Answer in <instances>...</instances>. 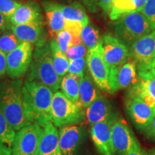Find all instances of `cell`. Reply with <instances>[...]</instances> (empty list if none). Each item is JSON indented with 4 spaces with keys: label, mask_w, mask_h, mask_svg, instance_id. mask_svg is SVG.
<instances>
[{
    "label": "cell",
    "mask_w": 155,
    "mask_h": 155,
    "mask_svg": "<svg viewBox=\"0 0 155 155\" xmlns=\"http://www.w3.org/2000/svg\"><path fill=\"white\" fill-rule=\"evenodd\" d=\"M23 86L20 78L0 81V112L15 131L32 124L25 106Z\"/></svg>",
    "instance_id": "cell-1"
},
{
    "label": "cell",
    "mask_w": 155,
    "mask_h": 155,
    "mask_svg": "<svg viewBox=\"0 0 155 155\" xmlns=\"http://www.w3.org/2000/svg\"><path fill=\"white\" fill-rule=\"evenodd\" d=\"M53 92L38 81H25L23 86V100L28 117L32 123L42 127L52 121L51 104Z\"/></svg>",
    "instance_id": "cell-2"
},
{
    "label": "cell",
    "mask_w": 155,
    "mask_h": 155,
    "mask_svg": "<svg viewBox=\"0 0 155 155\" xmlns=\"http://www.w3.org/2000/svg\"><path fill=\"white\" fill-rule=\"evenodd\" d=\"M62 78L54 68L50 43L35 47L26 81H40L55 93L61 88Z\"/></svg>",
    "instance_id": "cell-3"
},
{
    "label": "cell",
    "mask_w": 155,
    "mask_h": 155,
    "mask_svg": "<svg viewBox=\"0 0 155 155\" xmlns=\"http://www.w3.org/2000/svg\"><path fill=\"white\" fill-rule=\"evenodd\" d=\"M86 65L91 77L98 88L109 94L117 91V76L119 68L111 67L103 57L101 43L89 50L86 57Z\"/></svg>",
    "instance_id": "cell-4"
},
{
    "label": "cell",
    "mask_w": 155,
    "mask_h": 155,
    "mask_svg": "<svg viewBox=\"0 0 155 155\" xmlns=\"http://www.w3.org/2000/svg\"><path fill=\"white\" fill-rule=\"evenodd\" d=\"M113 29L115 36L129 49L137 40L153 30L141 12L121 17L114 22Z\"/></svg>",
    "instance_id": "cell-5"
},
{
    "label": "cell",
    "mask_w": 155,
    "mask_h": 155,
    "mask_svg": "<svg viewBox=\"0 0 155 155\" xmlns=\"http://www.w3.org/2000/svg\"><path fill=\"white\" fill-rule=\"evenodd\" d=\"M52 122L55 127L76 125L86 119V111L61 91L54 93L51 104Z\"/></svg>",
    "instance_id": "cell-6"
},
{
    "label": "cell",
    "mask_w": 155,
    "mask_h": 155,
    "mask_svg": "<svg viewBox=\"0 0 155 155\" xmlns=\"http://www.w3.org/2000/svg\"><path fill=\"white\" fill-rule=\"evenodd\" d=\"M43 127L31 124L16 131L12 145V155H38Z\"/></svg>",
    "instance_id": "cell-7"
},
{
    "label": "cell",
    "mask_w": 155,
    "mask_h": 155,
    "mask_svg": "<svg viewBox=\"0 0 155 155\" xmlns=\"http://www.w3.org/2000/svg\"><path fill=\"white\" fill-rule=\"evenodd\" d=\"M32 46L22 42L18 47L7 55V75L10 79L22 78L30 69L32 61Z\"/></svg>",
    "instance_id": "cell-8"
},
{
    "label": "cell",
    "mask_w": 155,
    "mask_h": 155,
    "mask_svg": "<svg viewBox=\"0 0 155 155\" xmlns=\"http://www.w3.org/2000/svg\"><path fill=\"white\" fill-rule=\"evenodd\" d=\"M100 43L103 57L109 66L119 68L131 57L129 48L116 36L104 35Z\"/></svg>",
    "instance_id": "cell-9"
},
{
    "label": "cell",
    "mask_w": 155,
    "mask_h": 155,
    "mask_svg": "<svg viewBox=\"0 0 155 155\" xmlns=\"http://www.w3.org/2000/svg\"><path fill=\"white\" fill-rule=\"evenodd\" d=\"M129 51L137 64V71H148L155 59V30L137 40L129 48Z\"/></svg>",
    "instance_id": "cell-10"
},
{
    "label": "cell",
    "mask_w": 155,
    "mask_h": 155,
    "mask_svg": "<svg viewBox=\"0 0 155 155\" xmlns=\"http://www.w3.org/2000/svg\"><path fill=\"white\" fill-rule=\"evenodd\" d=\"M111 132L114 151L118 155H127L139 143L130 127L121 118L114 120Z\"/></svg>",
    "instance_id": "cell-11"
},
{
    "label": "cell",
    "mask_w": 155,
    "mask_h": 155,
    "mask_svg": "<svg viewBox=\"0 0 155 155\" xmlns=\"http://www.w3.org/2000/svg\"><path fill=\"white\" fill-rule=\"evenodd\" d=\"M116 117L114 116L104 121L91 126V136L93 142L101 155H114L111 128Z\"/></svg>",
    "instance_id": "cell-12"
},
{
    "label": "cell",
    "mask_w": 155,
    "mask_h": 155,
    "mask_svg": "<svg viewBox=\"0 0 155 155\" xmlns=\"http://www.w3.org/2000/svg\"><path fill=\"white\" fill-rule=\"evenodd\" d=\"M125 106L129 117L139 130L144 131L155 116L154 108L137 97H127Z\"/></svg>",
    "instance_id": "cell-13"
},
{
    "label": "cell",
    "mask_w": 155,
    "mask_h": 155,
    "mask_svg": "<svg viewBox=\"0 0 155 155\" xmlns=\"http://www.w3.org/2000/svg\"><path fill=\"white\" fill-rule=\"evenodd\" d=\"M139 81L129 88L127 97H137L155 110V76L149 71H138Z\"/></svg>",
    "instance_id": "cell-14"
},
{
    "label": "cell",
    "mask_w": 155,
    "mask_h": 155,
    "mask_svg": "<svg viewBox=\"0 0 155 155\" xmlns=\"http://www.w3.org/2000/svg\"><path fill=\"white\" fill-rule=\"evenodd\" d=\"M59 143L63 155H76L84 137V129L77 125L59 128Z\"/></svg>",
    "instance_id": "cell-15"
},
{
    "label": "cell",
    "mask_w": 155,
    "mask_h": 155,
    "mask_svg": "<svg viewBox=\"0 0 155 155\" xmlns=\"http://www.w3.org/2000/svg\"><path fill=\"white\" fill-rule=\"evenodd\" d=\"M10 30L22 42L35 44V47H42L47 44V35L43 22L12 25Z\"/></svg>",
    "instance_id": "cell-16"
},
{
    "label": "cell",
    "mask_w": 155,
    "mask_h": 155,
    "mask_svg": "<svg viewBox=\"0 0 155 155\" xmlns=\"http://www.w3.org/2000/svg\"><path fill=\"white\" fill-rule=\"evenodd\" d=\"M31 22H43V16L38 4L33 1H28L22 4L12 15L9 20L8 30H10L12 25Z\"/></svg>",
    "instance_id": "cell-17"
},
{
    "label": "cell",
    "mask_w": 155,
    "mask_h": 155,
    "mask_svg": "<svg viewBox=\"0 0 155 155\" xmlns=\"http://www.w3.org/2000/svg\"><path fill=\"white\" fill-rule=\"evenodd\" d=\"M41 4L45 13L50 35L55 38L58 32L65 29V20L62 12L61 4L49 0H43Z\"/></svg>",
    "instance_id": "cell-18"
},
{
    "label": "cell",
    "mask_w": 155,
    "mask_h": 155,
    "mask_svg": "<svg viewBox=\"0 0 155 155\" xmlns=\"http://www.w3.org/2000/svg\"><path fill=\"white\" fill-rule=\"evenodd\" d=\"M38 155H63L59 143V132L52 121L43 127Z\"/></svg>",
    "instance_id": "cell-19"
},
{
    "label": "cell",
    "mask_w": 155,
    "mask_h": 155,
    "mask_svg": "<svg viewBox=\"0 0 155 155\" xmlns=\"http://www.w3.org/2000/svg\"><path fill=\"white\" fill-rule=\"evenodd\" d=\"M85 111L86 120L91 127L98 122L108 119L114 116L109 101L101 94L86 108Z\"/></svg>",
    "instance_id": "cell-20"
},
{
    "label": "cell",
    "mask_w": 155,
    "mask_h": 155,
    "mask_svg": "<svg viewBox=\"0 0 155 155\" xmlns=\"http://www.w3.org/2000/svg\"><path fill=\"white\" fill-rule=\"evenodd\" d=\"M147 0H114L108 13L109 18L116 21L130 13L141 12Z\"/></svg>",
    "instance_id": "cell-21"
},
{
    "label": "cell",
    "mask_w": 155,
    "mask_h": 155,
    "mask_svg": "<svg viewBox=\"0 0 155 155\" xmlns=\"http://www.w3.org/2000/svg\"><path fill=\"white\" fill-rule=\"evenodd\" d=\"M101 95L92 78L85 74L80 81L79 99L77 104L84 109L88 108Z\"/></svg>",
    "instance_id": "cell-22"
},
{
    "label": "cell",
    "mask_w": 155,
    "mask_h": 155,
    "mask_svg": "<svg viewBox=\"0 0 155 155\" xmlns=\"http://www.w3.org/2000/svg\"><path fill=\"white\" fill-rule=\"evenodd\" d=\"M61 7L65 22L80 24L85 27L90 22L84 7L78 2H73L68 5H61Z\"/></svg>",
    "instance_id": "cell-23"
},
{
    "label": "cell",
    "mask_w": 155,
    "mask_h": 155,
    "mask_svg": "<svg viewBox=\"0 0 155 155\" xmlns=\"http://www.w3.org/2000/svg\"><path fill=\"white\" fill-rule=\"evenodd\" d=\"M138 71H137V64L134 60L127 61L124 64L119 67L117 76L119 90L130 88L138 82Z\"/></svg>",
    "instance_id": "cell-24"
},
{
    "label": "cell",
    "mask_w": 155,
    "mask_h": 155,
    "mask_svg": "<svg viewBox=\"0 0 155 155\" xmlns=\"http://www.w3.org/2000/svg\"><path fill=\"white\" fill-rule=\"evenodd\" d=\"M49 43L54 68L58 75L63 78L68 73L70 61L65 53L61 50L55 38H52Z\"/></svg>",
    "instance_id": "cell-25"
},
{
    "label": "cell",
    "mask_w": 155,
    "mask_h": 155,
    "mask_svg": "<svg viewBox=\"0 0 155 155\" xmlns=\"http://www.w3.org/2000/svg\"><path fill=\"white\" fill-rule=\"evenodd\" d=\"M81 78H82L78 75L68 73L63 77L61 83V92L70 100L76 104L79 99V88Z\"/></svg>",
    "instance_id": "cell-26"
},
{
    "label": "cell",
    "mask_w": 155,
    "mask_h": 155,
    "mask_svg": "<svg viewBox=\"0 0 155 155\" xmlns=\"http://www.w3.org/2000/svg\"><path fill=\"white\" fill-rule=\"evenodd\" d=\"M81 38L83 43L86 45L87 50L96 48L101 41L100 32L98 29L91 22L83 27L81 31Z\"/></svg>",
    "instance_id": "cell-27"
},
{
    "label": "cell",
    "mask_w": 155,
    "mask_h": 155,
    "mask_svg": "<svg viewBox=\"0 0 155 155\" xmlns=\"http://www.w3.org/2000/svg\"><path fill=\"white\" fill-rule=\"evenodd\" d=\"M22 42L11 30H7L0 35V50L7 55L18 47Z\"/></svg>",
    "instance_id": "cell-28"
},
{
    "label": "cell",
    "mask_w": 155,
    "mask_h": 155,
    "mask_svg": "<svg viewBox=\"0 0 155 155\" xmlns=\"http://www.w3.org/2000/svg\"><path fill=\"white\" fill-rule=\"evenodd\" d=\"M16 131L14 130L6 117L0 112V141L12 148Z\"/></svg>",
    "instance_id": "cell-29"
},
{
    "label": "cell",
    "mask_w": 155,
    "mask_h": 155,
    "mask_svg": "<svg viewBox=\"0 0 155 155\" xmlns=\"http://www.w3.org/2000/svg\"><path fill=\"white\" fill-rule=\"evenodd\" d=\"M21 5L22 3L16 0H0V12L5 17L7 25L11 16Z\"/></svg>",
    "instance_id": "cell-30"
},
{
    "label": "cell",
    "mask_w": 155,
    "mask_h": 155,
    "mask_svg": "<svg viewBox=\"0 0 155 155\" xmlns=\"http://www.w3.org/2000/svg\"><path fill=\"white\" fill-rule=\"evenodd\" d=\"M86 66V59L85 57L72 60V61H70L68 73L78 75L83 78L85 75V70Z\"/></svg>",
    "instance_id": "cell-31"
},
{
    "label": "cell",
    "mask_w": 155,
    "mask_h": 155,
    "mask_svg": "<svg viewBox=\"0 0 155 155\" xmlns=\"http://www.w3.org/2000/svg\"><path fill=\"white\" fill-rule=\"evenodd\" d=\"M141 12L150 23L152 30H155V0H147Z\"/></svg>",
    "instance_id": "cell-32"
},
{
    "label": "cell",
    "mask_w": 155,
    "mask_h": 155,
    "mask_svg": "<svg viewBox=\"0 0 155 155\" xmlns=\"http://www.w3.org/2000/svg\"><path fill=\"white\" fill-rule=\"evenodd\" d=\"M55 38L57 40L61 50L63 53H65V52L71 47V42L73 38V35L66 29H64L60 32H58Z\"/></svg>",
    "instance_id": "cell-33"
},
{
    "label": "cell",
    "mask_w": 155,
    "mask_h": 155,
    "mask_svg": "<svg viewBox=\"0 0 155 155\" xmlns=\"http://www.w3.org/2000/svg\"><path fill=\"white\" fill-rule=\"evenodd\" d=\"M87 52H88V50L86 45L82 43L70 47L69 49L65 52V55L69 61H72V60L85 57L86 55H87Z\"/></svg>",
    "instance_id": "cell-34"
},
{
    "label": "cell",
    "mask_w": 155,
    "mask_h": 155,
    "mask_svg": "<svg viewBox=\"0 0 155 155\" xmlns=\"http://www.w3.org/2000/svg\"><path fill=\"white\" fill-rule=\"evenodd\" d=\"M61 2L64 3H71L73 2H78L81 4L83 6L84 5L89 11L94 12L96 11V7H98V0H60Z\"/></svg>",
    "instance_id": "cell-35"
},
{
    "label": "cell",
    "mask_w": 155,
    "mask_h": 155,
    "mask_svg": "<svg viewBox=\"0 0 155 155\" xmlns=\"http://www.w3.org/2000/svg\"><path fill=\"white\" fill-rule=\"evenodd\" d=\"M7 73V54L0 50V78Z\"/></svg>",
    "instance_id": "cell-36"
},
{
    "label": "cell",
    "mask_w": 155,
    "mask_h": 155,
    "mask_svg": "<svg viewBox=\"0 0 155 155\" xmlns=\"http://www.w3.org/2000/svg\"><path fill=\"white\" fill-rule=\"evenodd\" d=\"M144 131L147 138L155 140V116L150 124L144 129Z\"/></svg>",
    "instance_id": "cell-37"
},
{
    "label": "cell",
    "mask_w": 155,
    "mask_h": 155,
    "mask_svg": "<svg viewBox=\"0 0 155 155\" xmlns=\"http://www.w3.org/2000/svg\"><path fill=\"white\" fill-rule=\"evenodd\" d=\"M113 1L114 0H98V7H99L104 12L109 13Z\"/></svg>",
    "instance_id": "cell-38"
},
{
    "label": "cell",
    "mask_w": 155,
    "mask_h": 155,
    "mask_svg": "<svg viewBox=\"0 0 155 155\" xmlns=\"http://www.w3.org/2000/svg\"><path fill=\"white\" fill-rule=\"evenodd\" d=\"M127 155H148V154L141 148L140 144L138 143Z\"/></svg>",
    "instance_id": "cell-39"
},
{
    "label": "cell",
    "mask_w": 155,
    "mask_h": 155,
    "mask_svg": "<svg viewBox=\"0 0 155 155\" xmlns=\"http://www.w3.org/2000/svg\"><path fill=\"white\" fill-rule=\"evenodd\" d=\"M0 155H12V148L0 141Z\"/></svg>",
    "instance_id": "cell-40"
},
{
    "label": "cell",
    "mask_w": 155,
    "mask_h": 155,
    "mask_svg": "<svg viewBox=\"0 0 155 155\" xmlns=\"http://www.w3.org/2000/svg\"><path fill=\"white\" fill-rule=\"evenodd\" d=\"M7 30H8V25H7V20H6L4 15L0 12V35L2 34Z\"/></svg>",
    "instance_id": "cell-41"
},
{
    "label": "cell",
    "mask_w": 155,
    "mask_h": 155,
    "mask_svg": "<svg viewBox=\"0 0 155 155\" xmlns=\"http://www.w3.org/2000/svg\"><path fill=\"white\" fill-rule=\"evenodd\" d=\"M148 71H150V72L152 73L153 75H154L155 76V59L153 61V62L152 63V64L150 65V68H149Z\"/></svg>",
    "instance_id": "cell-42"
},
{
    "label": "cell",
    "mask_w": 155,
    "mask_h": 155,
    "mask_svg": "<svg viewBox=\"0 0 155 155\" xmlns=\"http://www.w3.org/2000/svg\"><path fill=\"white\" fill-rule=\"evenodd\" d=\"M148 155H155V148L151 150L148 153Z\"/></svg>",
    "instance_id": "cell-43"
},
{
    "label": "cell",
    "mask_w": 155,
    "mask_h": 155,
    "mask_svg": "<svg viewBox=\"0 0 155 155\" xmlns=\"http://www.w3.org/2000/svg\"><path fill=\"white\" fill-rule=\"evenodd\" d=\"M17 2H20V1H23V0H16Z\"/></svg>",
    "instance_id": "cell-44"
}]
</instances>
